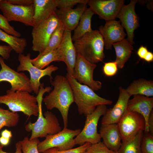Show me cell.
<instances>
[{
  "instance_id": "cb8c5ba5",
  "label": "cell",
  "mask_w": 153,
  "mask_h": 153,
  "mask_svg": "<svg viewBox=\"0 0 153 153\" xmlns=\"http://www.w3.org/2000/svg\"><path fill=\"white\" fill-rule=\"evenodd\" d=\"M130 96L140 95L150 97L153 96V81L144 78L134 80L126 89Z\"/></svg>"
},
{
  "instance_id": "7402d4cb",
  "label": "cell",
  "mask_w": 153,
  "mask_h": 153,
  "mask_svg": "<svg viewBox=\"0 0 153 153\" xmlns=\"http://www.w3.org/2000/svg\"><path fill=\"white\" fill-rule=\"evenodd\" d=\"M34 26L48 18L57 8L55 0H34Z\"/></svg>"
},
{
  "instance_id": "d6a6232c",
  "label": "cell",
  "mask_w": 153,
  "mask_h": 153,
  "mask_svg": "<svg viewBox=\"0 0 153 153\" xmlns=\"http://www.w3.org/2000/svg\"><path fill=\"white\" fill-rule=\"evenodd\" d=\"M91 144L87 142L78 147L63 151L59 150L57 147H54L49 149L42 153H83Z\"/></svg>"
},
{
  "instance_id": "4fadbf2b",
  "label": "cell",
  "mask_w": 153,
  "mask_h": 153,
  "mask_svg": "<svg viewBox=\"0 0 153 153\" xmlns=\"http://www.w3.org/2000/svg\"><path fill=\"white\" fill-rule=\"evenodd\" d=\"M0 82L6 81L10 84V90L13 91H18L32 92L30 86V79L23 72L19 73L11 69L5 62L0 57Z\"/></svg>"
},
{
  "instance_id": "f546056e",
  "label": "cell",
  "mask_w": 153,
  "mask_h": 153,
  "mask_svg": "<svg viewBox=\"0 0 153 153\" xmlns=\"http://www.w3.org/2000/svg\"><path fill=\"white\" fill-rule=\"evenodd\" d=\"M19 116L14 112L0 107V130L4 127H12L16 126Z\"/></svg>"
},
{
  "instance_id": "6da1fadb",
  "label": "cell",
  "mask_w": 153,
  "mask_h": 153,
  "mask_svg": "<svg viewBox=\"0 0 153 153\" xmlns=\"http://www.w3.org/2000/svg\"><path fill=\"white\" fill-rule=\"evenodd\" d=\"M51 84L54 89L43 98L42 101L47 109L56 108L59 110L62 117L64 128H67L69 108L74 102L73 90L66 77L61 75H56Z\"/></svg>"
},
{
  "instance_id": "52a82bcc",
  "label": "cell",
  "mask_w": 153,
  "mask_h": 153,
  "mask_svg": "<svg viewBox=\"0 0 153 153\" xmlns=\"http://www.w3.org/2000/svg\"><path fill=\"white\" fill-rule=\"evenodd\" d=\"M61 24L55 12L36 26L32 31V49L42 53L46 48L50 37L56 28Z\"/></svg>"
},
{
  "instance_id": "ac0fdd59",
  "label": "cell",
  "mask_w": 153,
  "mask_h": 153,
  "mask_svg": "<svg viewBox=\"0 0 153 153\" xmlns=\"http://www.w3.org/2000/svg\"><path fill=\"white\" fill-rule=\"evenodd\" d=\"M119 89L118 99L112 108L107 109L102 118L101 124H117L127 109L128 103L131 96L126 89L120 86Z\"/></svg>"
},
{
  "instance_id": "60d3db41",
  "label": "cell",
  "mask_w": 153,
  "mask_h": 153,
  "mask_svg": "<svg viewBox=\"0 0 153 153\" xmlns=\"http://www.w3.org/2000/svg\"><path fill=\"white\" fill-rule=\"evenodd\" d=\"M148 132L153 135V110L150 113L148 121Z\"/></svg>"
},
{
  "instance_id": "7a4b0ae2",
  "label": "cell",
  "mask_w": 153,
  "mask_h": 153,
  "mask_svg": "<svg viewBox=\"0 0 153 153\" xmlns=\"http://www.w3.org/2000/svg\"><path fill=\"white\" fill-rule=\"evenodd\" d=\"M66 77L73 90L74 102L77 106L80 114L86 116L98 105L112 104L111 100L99 96L88 86L78 82L73 76L67 73Z\"/></svg>"
},
{
  "instance_id": "8992f818",
  "label": "cell",
  "mask_w": 153,
  "mask_h": 153,
  "mask_svg": "<svg viewBox=\"0 0 153 153\" xmlns=\"http://www.w3.org/2000/svg\"><path fill=\"white\" fill-rule=\"evenodd\" d=\"M107 109L106 105H100L86 116L83 129L75 138L76 145L80 146L87 142L92 144L101 141V138L97 130L98 123L101 116L105 114Z\"/></svg>"
},
{
  "instance_id": "83f0119b",
  "label": "cell",
  "mask_w": 153,
  "mask_h": 153,
  "mask_svg": "<svg viewBox=\"0 0 153 153\" xmlns=\"http://www.w3.org/2000/svg\"><path fill=\"white\" fill-rule=\"evenodd\" d=\"M65 29L62 23L59 25L51 35L45 50L38 55H43L56 50L62 40Z\"/></svg>"
},
{
  "instance_id": "ee69618b",
  "label": "cell",
  "mask_w": 153,
  "mask_h": 153,
  "mask_svg": "<svg viewBox=\"0 0 153 153\" xmlns=\"http://www.w3.org/2000/svg\"><path fill=\"white\" fill-rule=\"evenodd\" d=\"M143 60L148 62H150L152 61H153V53L151 52L148 51Z\"/></svg>"
},
{
  "instance_id": "7bdbcfd3",
  "label": "cell",
  "mask_w": 153,
  "mask_h": 153,
  "mask_svg": "<svg viewBox=\"0 0 153 153\" xmlns=\"http://www.w3.org/2000/svg\"><path fill=\"white\" fill-rule=\"evenodd\" d=\"M1 135V137L4 138L10 139L12 134L11 131L5 129L2 132Z\"/></svg>"
},
{
  "instance_id": "b9f144b4",
  "label": "cell",
  "mask_w": 153,
  "mask_h": 153,
  "mask_svg": "<svg viewBox=\"0 0 153 153\" xmlns=\"http://www.w3.org/2000/svg\"><path fill=\"white\" fill-rule=\"evenodd\" d=\"M4 146L0 144V153H11L4 151L3 150ZM16 152L13 153H22L21 145L19 142L16 144Z\"/></svg>"
},
{
  "instance_id": "9c48e42d",
  "label": "cell",
  "mask_w": 153,
  "mask_h": 153,
  "mask_svg": "<svg viewBox=\"0 0 153 153\" xmlns=\"http://www.w3.org/2000/svg\"><path fill=\"white\" fill-rule=\"evenodd\" d=\"M31 54L28 53L25 55L22 54H19L18 59L20 64L18 66L17 71H27L30 75V86L32 91L37 95L41 84L40 79L45 76H50L52 81V74L58 70L59 68L54 65L48 66L44 69H40L34 66L31 63Z\"/></svg>"
},
{
  "instance_id": "d6986e66",
  "label": "cell",
  "mask_w": 153,
  "mask_h": 153,
  "mask_svg": "<svg viewBox=\"0 0 153 153\" xmlns=\"http://www.w3.org/2000/svg\"><path fill=\"white\" fill-rule=\"evenodd\" d=\"M87 4H80L75 8L57 9L55 12L65 29L71 31L77 26Z\"/></svg>"
},
{
  "instance_id": "bcb514c9",
  "label": "cell",
  "mask_w": 153,
  "mask_h": 153,
  "mask_svg": "<svg viewBox=\"0 0 153 153\" xmlns=\"http://www.w3.org/2000/svg\"><path fill=\"white\" fill-rule=\"evenodd\" d=\"M2 0H0V4H1V1Z\"/></svg>"
},
{
  "instance_id": "7c38bea8",
  "label": "cell",
  "mask_w": 153,
  "mask_h": 153,
  "mask_svg": "<svg viewBox=\"0 0 153 153\" xmlns=\"http://www.w3.org/2000/svg\"><path fill=\"white\" fill-rule=\"evenodd\" d=\"M0 10L9 22H18L26 26H34L33 4L29 6H19L12 4L6 0H2L0 4Z\"/></svg>"
},
{
  "instance_id": "ab89813d",
  "label": "cell",
  "mask_w": 153,
  "mask_h": 153,
  "mask_svg": "<svg viewBox=\"0 0 153 153\" xmlns=\"http://www.w3.org/2000/svg\"><path fill=\"white\" fill-rule=\"evenodd\" d=\"M148 51L146 47L142 45L138 49L137 53L140 58L143 59Z\"/></svg>"
},
{
  "instance_id": "5b68a950",
  "label": "cell",
  "mask_w": 153,
  "mask_h": 153,
  "mask_svg": "<svg viewBox=\"0 0 153 153\" xmlns=\"http://www.w3.org/2000/svg\"><path fill=\"white\" fill-rule=\"evenodd\" d=\"M39 108L37 121L34 123L30 122L25 126L27 131H31L29 140L45 137L48 135L57 133L61 130L58 120L54 114L47 111L44 113V116L42 108Z\"/></svg>"
},
{
  "instance_id": "8d00e7d4",
  "label": "cell",
  "mask_w": 153,
  "mask_h": 153,
  "mask_svg": "<svg viewBox=\"0 0 153 153\" xmlns=\"http://www.w3.org/2000/svg\"><path fill=\"white\" fill-rule=\"evenodd\" d=\"M118 70L116 63L115 61L104 63L103 71L104 75L107 76H112L115 75Z\"/></svg>"
},
{
  "instance_id": "484cf974",
  "label": "cell",
  "mask_w": 153,
  "mask_h": 153,
  "mask_svg": "<svg viewBox=\"0 0 153 153\" xmlns=\"http://www.w3.org/2000/svg\"><path fill=\"white\" fill-rule=\"evenodd\" d=\"M0 41L7 43L16 53L22 54L27 46V40L9 35L0 29Z\"/></svg>"
},
{
  "instance_id": "f6af8a7d",
  "label": "cell",
  "mask_w": 153,
  "mask_h": 153,
  "mask_svg": "<svg viewBox=\"0 0 153 153\" xmlns=\"http://www.w3.org/2000/svg\"><path fill=\"white\" fill-rule=\"evenodd\" d=\"M10 139L1 136L0 137V144L4 146H7L9 143Z\"/></svg>"
},
{
  "instance_id": "ffe728a7",
  "label": "cell",
  "mask_w": 153,
  "mask_h": 153,
  "mask_svg": "<svg viewBox=\"0 0 153 153\" xmlns=\"http://www.w3.org/2000/svg\"><path fill=\"white\" fill-rule=\"evenodd\" d=\"M153 108V98L152 97L140 95H135L128 101L127 109L138 113L144 117L146 123L144 132H148V121Z\"/></svg>"
},
{
  "instance_id": "e0dca14e",
  "label": "cell",
  "mask_w": 153,
  "mask_h": 153,
  "mask_svg": "<svg viewBox=\"0 0 153 153\" xmlns=\"http://www.w3.org/2000/svg\"><path fill=\"white\" fill-rule=\"evenodd\" d=\"M105 21L104 26H99V30L103 38L105 49L111 50L113 44L124 39L127 34L120 21L114 20Z\"/></svg>"
},
{
  "instance_id": "603a6c76",
  "label": "cell",
  "mask_w": 153,
  "mask_h": 153,
  "mask_svg": "<svg viewBox=\"0 0 153 153\" xmlns=\"http://www.w3.org/2000/svg\"><path fill=\"white\" fill-rule=\"evenodd\" d=\"M112 46L116 56L115 61L117 63L118 68L122 69L130 58L133 47L126 39L113 44Z\"/></svg>"
},
{
  "instance_id": "9a60e30c",
  "label": "cell",
  "mask_w": 153,
  "mask_h": 153,
  "mask_svg": "<svg viewBox=\"0 0 153 153\" xmlns=\"http://www.w3.org/2000/svg\"><path fill=\"white\" fill-rule=\"evenodd\" d=\"M124 2V0H88L87 5L95 14L106 21L115 20Z\"/></svg>"
},
{
  "instance_id": "44dd1931",
  "label": "cell",
  "mask_w": 153,
  "mask_h": 153,
  "mask_svg": "<svg viewBox=\"0 0 153 153\" xmlns=\"http://www.w3.org/2000/svg\"><path fill=\"white\" fill-rule=\"evenodd\" d=\"M99 132L105 145L109 149L118 152L122 138L117 124H101Z\"/></svg>"
},
{
  "instance_id": "4316f807",
  "label": "cell",
  "mask_w": 153,
  "mask_h": 153,
  "mask_svg": "<svg viewBox=\"0 0 153 153\" xmlns=\"http://www.w3.org/2000/svg\"><path fill=\"white\" fill-rule=\"evenodd\" d=\"M144 131L129 140L122 142L118 153H141V144Z\"/></svg>"
},
{
  "instance_id": "4dcf8cb0",
  "label": "cell",
  "mask_w": 153,
  "mask_h": 153,
  "mask_svg": "<svg viewBox=\"0 0 153 153\" xmlns=\"http://www.w3.org/2000/svg\"><path fill=\"white\" fill-rule=\"evenodd\" d=\"M19 142L21 145L22 153H39L37 145L40 141L38 138L29 140L26 137Z\"/></svg>"
},
{
  "instance_id": "d4e9b609",
  "label": "cell",
  "mask_w": 153,
  "mask_h": 153,
  "mask_svg": "<svg viewBox=\"0 0 153 153\" xmlns=\"http://www.w3.org/2000/svg\"><path fill=\"white\" fill-rule=\"evenodd\" d=\"M95 14L89 8H87L82 15L78 23L72 37L73 41L79 39L86 33L91 31V19Z\"/></svg>"
},
{
  "instance_id": "74e56055",
  "label": "cell",
  "mask_w": 153,
  "mask_h": 153,
  "mask_svg": "<svg viewBox=\"0 0 153 153\" xmlns=\"http://www.w3.org/2000/svg\"><path fill=\"white\" fill-rule=\"evenodd\" d=\"M12 48L9 45H0V55L3 58L7 60L10 57L12 51Z\"/></svg>"
},
{
  "instance_id": "836d02e7",
  "label": "cell",
  "mask_w": 153,
  "mask_h": 153,
  "mask_svg": "<svg viewBox=\"0 0 153 153\" xmlns=\"http://www.w3.org/2000/svg\"><path fill=\"white\" fill-rule=\"evenodd\" d=\"M83 153H118L109 149L103 142L92 144Z\"/></svg>"
},
{
  "instance_id": "2e32d148",
  "label": "cell",
  "mask_w": 153,
  "mask_h": 153,
  "mask_svg": "<svg viewBox=\"0 0 153 153\" xmlns=\"http://www.w3.org/2000/svg\"><path fill=\"white\" fill-rule=\"evenodd\" d=\"M56 50L60 61L66 65L67 74L73 76L77 53L72 39L71 31L65 29L62 40Z\"/></svg>"
},
{
  "instance_id": "277c9868",
  "label": "cell",
  "mask_w": 153,
  "mask_h": 153,
  "mask_svg": "<svg viewBox=\"0 0 153 153\" xmlns=\"http://www.w3.org/2000/svg\"><path fill=\"white\" fill-rule=\"evenodd\" d=\"M0 103L6 105L11 111L22 112L29 117L38 115L36 97L27 91L8 90L6 94L0 95Z\"/></svg>"
},
{
  "instance_id": "f1b7e54d",
  "label": "cell",
  "mask_w": 153,
  "mask_h": 153,
  "mask_svg": "<svg viewBox=\"0 0 153 153\" xmlns=\"http://www.w3.org/2000/svg\"><path fill=\"white\" fill-rule=\"evenodd\" d=\"M31 61L34 66L40 69L48 66L53 61H60L56 50L43 55H38L35 58L31 59Z\"/></svg>"
},
{
  "instance_id": "1f68e13d",
  "label": "cell",
  "mask_w": 153,
  "mask_h": 153,
  "mask_svg": "<svg viewBox=\"0 0 153 153\" xmlns=\"http://www.w3.org/2000/svg\"><path fill=\"white\" fill-rule=\"evenodd\" d=\"M141 153H153V135L143 132L141 141Z\"/></svg>"
},
{
  "instance_id": "ba28073f",
  "label": "cell",
  "mask_w": 153,
  "mask_h": 153,
  "mask_svg": "<svg viewBox=\"0 0 153 153\" xmlns=\"http://www.w3.org/2000/svg\"><path fill=\"white\" fill-rule=\"evenodd\" d=\"M80 129L72 130L64 128L57 133L47 136L45 139L40 142L37 145L39 153L50 148L57 147L60 151L69 150L76 145L74 137L80 132Z\"/></svg>"
},
{
  "instance_id": "d590c367",
  "label": "cell",
  "mask_w": 153,
  "mask_h": 153,
  "mask_svg": "<svg viewBox=\"0 0 153 153\" xmlns=\"http://www.w3.org/2000/svg\"><path fill=\"white\" fill-rule=\"evenodd\" d=\"M57 8L68 9L73 8L78 4L87 5L88 0H55Z\"/></svg>"
},
{
  "instance_id": "f35d334b",
  "label": "cell",
  "mask_w": 153,
  "mask_h": 153,
  "mask_svg": "<svg viewBox=\"0 0 153 153\" xmlns=\"http://www.w3.org/2000/svg\"><path fill=\"white\" fill-rule=\"evenodd\" d=\"M9 3L14 5L29 6L33 4L34 0H6Z\"/></svg>"
},
{
  "instance_id": "e575fe53",
  "label": "cell",
  "mask_w": 153,
  "mask_h": 153,
  "mask_svg": "<svg viewBox=\"0 0 153 153\" xmlns=\"http://www.w3.org/2000/svg\"><path fill=\"white\" fill-rule=\"evenodd\" d=\"M0 29L8 34L18 37H20V33L16 31L10 25L7 19L3 15L0 14Z\"/></svg>"
},
{
  "instance_id": "8fae6325",
  "label": "cell",
  "mask_w": 153,
  "mask_h": 153,
  "mask_svg": "<svg viewBox=\"0 0 153 153\" xmlns=\"http://www.w3.org/2000/svg\"><path fill=\"white\" fill-rule=\"evenodd\" d=\"M96 66V64L90 62L77 54L73 76L79 83L88 86L94 91L98 90L101 88L102 83L93 78Z\"/></svg>"
},
{
  "instance_id": "3957f363",
  "label": "cell",
  "mask_w": 153,
  "mask_h": 153,
  "mask_svg": "<svg viewBox=\"0 0 153 153\" xmlns=\"http://www.w3.org/2000/svg\"><path fill=\"white\" fill-rule=\"evenodd\" d=\"M73 43L77 54L90 62L96 64L105 58L103 38L99 30H92Z\"/></svg>"
},
{
  "instance_id": "5bb4252c",
  "label": "cell",
  "mask_w": 153,
  "mask_h": 153,
  "mask_svg": "<svg viewBox=\"0 0 153 153\" xmlns=\"http://www.w3.org/2000/svg\"><path fill=\"white\" fill-rule=\"evenodd\" d=\"M137 3V0H131L128 5L124 4L117 16L119 19L122 26L126 31V39L132 45L134 44V31L139 26V18L135 10Z\"/></svg>"
},
{
  "instance_id": "30bf717a",
  "label": "cell",
  "mask_w": 153,
  "mask_h": 153,
  "mask_svg": "<svg viewBox=\"0 0 153 153\" xmlns=\"http://www.w3.org/2000/svg\"><path fill=\"white\" fill-rule=\"evenodd\" d=\"M122 138V142L130 139L139 132L144 131L146 123L140 114L127 109L117 124Z\"/></svg>"
}]
</instances>
